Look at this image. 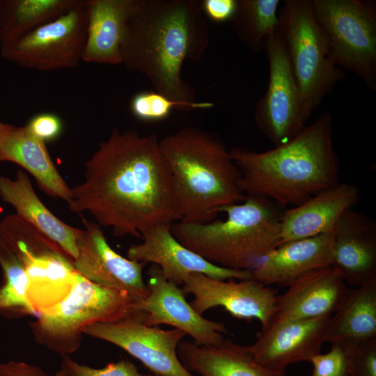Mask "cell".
Here are the masks:
<instances>
[{
    "label": "cell",
    "mask_w": 376,
    "mask_h": 376,
    "mask_svg": "<svg viewBox=\"0 0 376 376\" xmlns=\"http://www.w3.org/2000/svg\"><path fill=\"white\" fill-rule=\"evenodd\" d=\"M159 140L155 132L114 129L86 162L82 182L70 188L69 210L88 212L115 237H141L180 221Z\"/></svg>",
    "instance_id": "6da1fadb"
},
{
    "label": "cell",
    "mask_w": 376,
    "mask_h": 376,
    "mask_svg": "<svg viewBox=\"0 0 376 376\" xmlns=\"http://www.w3.org/2000/svg\"><path fill=\"white\" fill-rule=\"evenodd\" d=\"M209 42L202 1L138 0L126 23L121 64L170 99L209 109L213 103L196 102L194 88L182 75L184 63L199 61Z\"/></svg>",
    "instance_id": "7a4b0ae2"
},
{
    "label": "cell",
    "mask_w": 376,
    "mask_h": 376,
    "mask_svg": "<svg viewBox=\"0 0 376 376\" xmlns=\"http://www.w3.org/2000/svg\"><path fill=\"white\" fill-rule=\"evenodd\" d=\"M332 120L330 112H324L290 141L265 152L231 148L244 194L295 207L338 184Z\"/></svg>",
    "instance_id": "3957f363"
},
{
    "label": "cell",
    "mask_w": 376,
    "mask_h": 376,
    "mask_svg": "<svg viewBox=\"0 0 376 376\" xmlns=\"http://www.w3.org/2000/svg\"><path fill=\"white\" fill-rule=\"evenodd\" d=\"M180 221L205 223L246 196L240 171L216 134L185 127L159 140Z\"/></svg>",
    "instance_id": "277c9868"
},
{
    "label": "cell",
    "mask_w": 376,
    "mask_h": 376,
    "mask_svg": "<svg viewBox=\"0 0 376 376\" xmlns=\"http://www.w3.org/2000/svg\"><path fill=\"white\" fill-rule=\"evenodd\" d=\"M224 207L225 219L174 222L171 231L184 246L220 267L252 271L280 244L281 213L273 201L246 196Z\"/></svg>",
    "instance_id": "5b68a950"
},
{
    "label": "cell",
    "mask_w": 376,
    "mask_h": 376,
    "mask_svg": "<svg viewBox=\"0 0 376 376\" xmlns=\"http://www.w3.org/2000/svg\"><path fill=\"white\" fill-rule=\"evenodd\" d=\"M136 301L127 291L97 284L77 272L67 297L41 313L30 328L38 343L69 355L81 346L85 328L133 315Z\"/></svg>",
    "instance_id": "8992f818"
},
{
    "label": "cell",
    "mask_w": 376,
    "mask_h": 376,
    "mask_svg": "<svg viewBox=\"0 0 376 376\" xmlns=\"http://www.w3.org/2000/svg\"><path fill=\"white\" fill-rule=\"evenodd\" d=\"M279 15L306 123L323 99L344 79V73L330 57L311 0H285Z\"/></svg>",
    "instance_id": "52a82bcc"
},
{
    "label": "cell",
    "mask_w": 376,
    "mask_h": 376,
    "mask_svg": "<svg viewBox=\"0 0 376 376\" xmlns=\"http://www.w3.org/2000/svg\"><path fill=\"white\" fill-rule=\"evenodd\" d=\"M330 57L376 91V3L373 0H311Z\"/></svg>",
    "instance_id": "ba28073f"
},
{
    "label": "cell",
    "mask_w": 376,
    "mask_h": 376,
    "mask_svg": "<svg viewBox=\"0 0 376 376\" xmlns=\"http://www.w3.org/2000/svg\"><path fill=\"white\" fill-rule=\"evenodd\" d=\"M0 236L25 269L28 299L39 315L67 297L77 272L56 243L17 214L1 221Z\"/></svg>",
    "instance_id": "9c48e42d"
},
{
    "label": "cell",
    "mask_w": 376,
    "mask_h": 376,
    "mask_svg": "<svg viewBox=\"0 0 376 376\" xmlns=\"http://www.w3.org/2000/svg\"><path fill=\"white\" fill-rule=\"evenodd\" d=\"M86 0H78L58 18L1 46V56L39 71L73 68L82 61L86 42Z\"/></svg>",
    "instance_id": "30bf717a"
},
{
    "label": "cell",
    "mask_w": 376,
    "mask_h": 376,
    "mask_svg": "<svg viewBox=\"0 0 376 376\" xmlns=\"http://www.w3.org/2000/svg\"><path fill=\"white\" fill-rule=\"evenodd\" d=\"M269 62L267 91L254 117L260 131L274 145L290 141L306 127L300 92L288 56L280 20L265 50Z\"/></svg>",
    "instance_id": "8fae6325"
},
{
    "label": "cell",
    "mask_w": 376,
    "mask_h": 376,
    "mask_svg": "<svg viewBox=\"0 0 376 376\" xmlns=\"http://www.w3.org/2000/svg\"><path fill=\"white\" fill-rule=\"evenodd\" d=\"M83 333L120 347L156 376H194L178 357V346L186 335L178 329L164 330L148 326L132 315L93 324Z\"/></svg>",
    "instance_id": "7c38bea8"
},
{
    "label": "cell",
    "mask_w": 376,
    "mask_h": 376,
    "mask_svg": "<svg viewBox=\"0 0 376 376\" xmlns=\"http://www.w3.org/2000/svg\"><path fill=\"white\" fill-rule=\"evenodd\" d=\"M148 275V295L134 305V315L142 322L148 326H173L201 345H218L224 339L225 325L198 313L187 301L182 290L166 280L158 266L152 265Z\"/></svg>",
    "instance_id": "4fadbf2b"
},
{
    "label": "cell",
    "mask_w": 376,
    "mask_h": 376,
    "mask_svg": "<svg viewBox=\"0 0 376 376\" xmlns=\"http://www.w3.org/2000/svg\"><path fill=\"white\" fill-rule=\"evenodd\" d=\"M182 290L194 295L189 304L200 315L221 306L235 318L258 320L262 330L270 324L277 297L276 290L253 279L227 281L200 273L190 274Z\"/></svg>",
    "instance_id": "5bb4252c"
},
{
    "label": "cell",
    "mask_w": 376,
    "mask_h": 376,
    "mask_svg": "<svg viewBox=\"0 0 376 376\" xmlns=\"http://www.w3.org/2000/svg\"><path fill=\"white\" fill-rule=\"evenodd\" d=\"M82 221L85 228L77 236V256L73 260L76 271L93 283L127 291L137 300L145 299L149 293L143 277L146 264L116 253L100 225L84 218Z\"/></svg>",
    "instance_id": "9a60e30c"
},
{
    "label": "cell",
    "mask_w": 376,
    "mask_h": 376,
    "mask_svg": "<svg viewBox=\"0 0 376 376\" xmlns=\"http://www.w3.org/2000/svg\"><path fill=\"white\" fill-rule=\"evenodd\" d=\"M171 224L152 228L141 235L142 242L131 245L127 258L158 266L166 280L177 285L189 276L200 273L218 280H249L252 271L226 268L212 264L181 244L171 231Z\"/></svg>",
    "instance_id": "2e32d148"
},
{
    "label": "cell",
    "mask_w": 376,
    "mask_h": 376,
    "mask_svg": "<svg viewBox=\"0 0 376 376\" xmlns=\"http://www.w3.org/2000/svg\"><path fill=\"white\" fill-rule=\"evenodd\" d=\"M329 317L287 321L261 330L256 341L246 346L254 360L272 370L285 373L292 363L306 361L320 353Z\"/></svg>",
    "instance_id": "e0dca14e"
},
{
    "label": "cell",
    "mask_w": 376,
    "mask_h": 376,
    "mask_svg": "<svg viewBox=\"0 0 376 376\" xmlns=\"http://www.w3.org/2000/svg\"><path fill=\"white\" fill-rule=\"evenodd\" d=\"M345 283L357 288L376 280V223L352 209L334 228L331 264Z\"/></svg>",
    "instance_id": "ac0fdd59"
},
{
    "label": "cell",
    "mask_w": 376,
    "mask_h": 376,
    "mask_svg": "<svg viewBox=\"0 0 376 376\" xmlns=\"http://www.w3.org/2000/svg\"><path fill=\"white\" fill-rule=\"evenodd\" d=\"M288 287L283 294L276 297L269 326L331 316L347 290L343 277L331 265L314 271Z\"/></svg>",
    "instance_id": "d6986e66"
},
{
    "label": "cell",
    "mask_w": 376,
    "mask_h": 376,
    "mask_svg": "<svg viewBox=\"0 0 376 376\" xmlns=\"http://www.w3.org/2000/svg\"><path fill=\"white\" fill-rule=\"evenodd\" d=\"M334 230L279 244L252 270L253 279L265 285L288 286L300 278L330 266Z\"/></svg>",
    "instance_id": "ffe728a7"
},
{
    "label": "cell",
    "mask_w": 376,
    "mask_h": 376,
    "mask_svg": "<svg viewBox=\"0 0 376 376\" xmlns=\"http://www.w3.org/2000/svg\"><path fill=\"white\" fill-rule=\"evenodd\" d=\"M358 187L338 182L281 213L280 244L334 230L340 217L359 202Z\"/></svg>",
    "instance_id": "44dd1931"
},
{
    "label": "cell",
    "mask_w": 376,
    "mask_h": 376,
    "mask_svg": "<svg viewBox=\"0 0 376 376\" xmlns=\"http://www.w3.org/2000/svg\"><path fill=\"white\" fill-rule=\"evenodd\" d=\"M138 0H86L88 24L82 61L121 64L120 46L127 19Z\"/></svg>",
    "instance_id": "7402d4cb"
},
{
    "label": "cell",
    "mask_w": 376,
    "mask_h": 376,
    "mask_svg": "<svg viewBox=\"0 0 376 376\" xmlns=\"http://www.w3.org/2000/svg\"><path fill=\"white\" fill-rule=\"evenodd\" d=\"M0 198L14 207L15 214L56 243L73 260L77 257L81 229L64 223L49 211L24 171L18 170L15 179L0 176Z\"/></svg>",
    "instance_id": "603a6c76"
},
{
    "label": "cell",
    "mask_w": 376,
    "mask_h": 376,
    "mask_svg": "<svg viewBox=\"0 0 376 376\" xmlns=\"http://www.w3.org/2000/svg\"><path fill=\"white\" fill-rule=\"evenodd\" d=\"M177 354L184 367L201 376H285L256 362L246 346L224 339L215 345L182 340Z\"/></svg>",
    "instance_id": "cb8c5ba5"
},
{
    "label": "cell",
    "mask_w": 376,
    "mask_h": 376,
    "mask_svg": "<svg viewBox=\"0 0 376 376\" xmlns=\"http://www.w3.org/2000/svg\"><path fill=\"white\" fill-rule=\"evenodd\" d=\"M1 161L15 163L36 179L48 195L64 200L71 198L70 188L55 166L45 142L33 135L26 126L13 125L0 141Z\"/></svg>",
    "instance_id": "d4e9b609"
},
{
    "label": "cell",
    "mask_w": 376,
    "mask_h": 376,
    "mask_svg": "<svg viewBox=\"0 0 376 376\" xmlns=\"http://www.w3.org/2000/svg\"><path fill=\"white\" fill-rule=\"evenodd\" d=\"M376 338V280L347 289L326 326L324 343L349 347Z\"/></svg>",
    "instance_id": "484cf974"
},
{
    "label": "cell",
    "mask_w": 376,
    "mask_h": 376,
    "mask_svg": "<svg viewBox=\"0 0 376 376\" xmlns=\"http://www.w3.org/2000/svg\"><path fill=\"white\" fill-rule=\"evenodd\" d=\"M78 0H5L0 24L1 46L61 16Z\"/></svg>",
    "instance_id": "4316f807"
},
{
    "label": "cell",
    "mask_w": 376,
    "mask_h": 376,
    "mask_svg": "<svg viewBox=\"0 0 376 376\" xmlns=\"http://www.w3.org/2000/svg\"><path fill=\"white\" fill-rule=\"evenodd\" d=\"M279 0H237L230 20L239 40L253 53L265 50L279 24Z\"/></svg>",
    "instance_id": "83f0119b"
},
{
    "label": "cell",
    "mask_w": 376,
    "mask_h": 376,
    "mask_svg": "<svg viewBox=\"0 0 376 376\" xmlns=\"http://www.w3.org/2000/svg\"><path fill=\"white\" fill-rule=\"evenodd\" d=\"M0 265L3 276L0 286V312L38 318V313L28 299V279L25 269L1 236Z\"/></svg>",
    "instance_id": "f1b7e54d"
},
{
    "label": "cell",
    "mask_w": 376,
    "mask_h": 376,
    "mask_svg": "<svg viewBox=\"0 0 376 376\" xmlns=\"http://www.w3.org/2000/svg\"><path fill=\"white\" fill-rule=\"evenodd\" d=\"M130 109L136 118L150 122L166 119L173 109L189 111L197 108L173 100L155 91H148L134 95L131 99Z\"/></svg>",
    "instance_id": "f546056e"
},
{
    "label": "cell",
    "mask_w": 376,
    "mask_h": 376,
    "mask_svg": "<svg viewBox=\"0 0 376 376\" xmlns=\"http://www.w3.org/2000/svg\"><path fill=\"white\" fill-rule=\"evenodd\" d=\"M61 370L65 376H156L141 374L134 363L124 359L109 363L102 368H94L75 361L68 355H63Z\"/></svg>",
    "instance_id": "4dcf8cb0"
},
{
    "label": "cell",
    "mask_w": 376,
    "mask_h": 376,
    "mask_svg": "<svg viewBox=\"0 0 376 376\" xmlns=\"http://www.w3.org/2000/svg\"><path fill=\"white\" fill-rule=\"evenodd\" d=\"M330 350L318 354L311 360L313 365L311 376H350V354L346 347L331 344Z\"/></svg>",
    "instance_id": "1f68e13d"
},
{
    "label": "cell",
    "mask_w": 376,
    "mask_h": 376,
    "mask_svg": "<svg viewBox=\"0 0 376 376\" xmlns=\"http://www.w3.org/2000/svg\"><path fill=\"white\" fill-rule=\"evenodd\" d=\"M346 348L350 354V376H376V338Z\"/></svg>",
    "instance_id": "d6a6232c"
},
{
    "label": "cell",
    "mask_w": 376,
    "mask_h": 376,
    "mask_svg": "<svg viewBox=\"0 0 376 376\" xmlns=\"http://www.w3.org/2000/svg\"><path fill=\"white\" fill-rule=\"evenodd\" d=\"M26 126L33 135L45 142L56 138L62 128L60 118L49 113L35 116Z\"/></svg>",
    "instance_id": "836d02e7"
},
{
    "label": "cell",
    "mask_w": 376,
    "mask_h": 376,
    "mask_svg": "<svg viewBox=\"0 0 376 376\" xmlns=\"http://www.w3.org/2000/svg\"><path fill=\"white\" fill-rule=\"evenodd\" d=\"M237 0H203L202 10L206 17L215 23L230 21L235 14Z\"/></svg>",
    "instance_id": "e575fe53"
},
{
    "label": "cell",
    "mask_w": 376,
    "mask_h": 376,
    "mask_svg": "<svg viewBox=\"0 0 376 376\" xmlns=\"http://www.w3.org/2000/svg\"><path fill=\"white\" fill-rule=\"evenodd\" d=\"M0 376H55L46 373L39 366L23 361L0 363Z\"/></svg>",
    "instance_id": "d590c367"
},
{
    "label": "cell",
    "mask_w": 376,
    "mask_h": 376,
    "mask_svg": "<svg viewBox=\"0 0 376 376\" xmlns=\"http://www.w3.org/2000/svg\"><path fill=\"white\" fill-rule=\"evenodd\" d=\"M13 125L0 121V141L9 132Z\"/></svg>",
    "instance_id": "8d00e7d4"
},
{
    "label": "cell",
    "mask_w": 376,
    "mask_h": 376,
    "mask_svg": "<svg viewBox=\"0 0 376 376\" xmlns=\"http://www.w3.org/2000/svg\"><path fill=\"white\" fill-rule=\"evenodd\" d=\"M5 0H0V24Z\"/></svg>",
    "instance_id": "74e56055"
},
{
    "label": "cell",
    "mask_w": 376,
    "mask_h": 376,
    "mask_svg": "<svg viewBox=\"0 0 376 376\" xmlns=\"http://www.w3.org/2000/svg\"><path fill=\"white\" fill-rule=\"evenodd\" d=\"M54 375L55 376H65L63 372L61 369Z\"/></svg>",
    "instance_id": "f35d334b"
},
{
    "label": "cell",
    "mask_w": 376,
    "mask_h": 376,
    "mask_svg": "<svg viewBox=\"0 0 376 376\" xmlns=\"http://www.w3.org/2000/svg\"><path fill=\"white\" fill-rule=\"evenodd\" d=\"M0 162H1V158H0Z\"/></svg>",
    "instance_id": "ab89813d"
}]
</instances>
